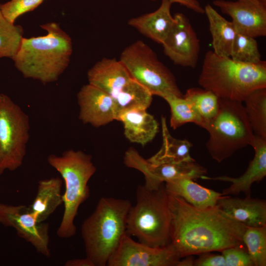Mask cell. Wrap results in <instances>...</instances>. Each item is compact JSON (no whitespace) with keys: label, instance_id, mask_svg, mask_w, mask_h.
Instances as JSON below:
<instances>
[{"label":"cell","instance_id":"obj_1","mask_svg":"<svg viewBox=\"0 0 266 266\" xmlns=\"http://www.w3.org/2000/svg\"><path fill=\"white\" fill-rule=\"evenodd\" d=\"M171 213L170 243L180 258L245 245L247 226L237 221L216 204L197 208L183 198L168 194Z\"/></svg>","mask_w":266,"mask_h":266},{"label":"cell","instance_id":"obj_2","mask_svg":"<svg viewBox=\"0 0 266 266\" xmlns=\"http://www.w3.org/2000/svg\"><path fill=\"white\" fill-rule=\"evenodd\" d=\"M43 36L22 38L11 58L25 78L46 84L58 80L68 66L72 52L71 39L55 22L40 26Z\"/></svg>","mask_w":266,"mask_h":266},{"label":"cell","instance_id":"obj_3","mask_svg":"<svg viewBox=\"0 0 266 266\" xmlns=\"http://www.w3.org/2000/svg\"><path fill=\"white\" fill-rule=\"evenodd\" d=\"M198 83L220 99L242 102L253 91L266 88V62L243 63L209 50L204 55Z\"/></svg>","mask_w":266,"mask_h":266},{"label":"cell","instance_id":"obj_4","mask_svg":"<svg viewBox=\"0 0 266 266\" xmlns=\"http://www.w3.org/2000/svg\"><path fill=\"white\" fill-rule=\"evenodd\" d=\"M130 200L101 197L93 213L82 223L81 233L86 257L94 266H106L127 233Z\"/></svg>","mask_w":266,"mask_h":266},{"label":"cell","instance_id":"obj_5","mask_svg":"<svg viewBox=\"0 0 266 266\" xmlns=\"http://www.w3.org/2000/svg\"><path fill=\"white\" fill-rule=\"evenodd\" d=\"M171 213L165 184L156 190L139 185L136 203L127 217V233L138 241L154 247L170 243Z\"/></svg>","mask_w":266,"mask_h":266},{"label":"cell","instance_id":"obj_6","mask_svg":"<svg viewBox=\"0 0 266 266\" xmlns=\"http://www.w3.org/2000/svg\"><path fill=\"white\" fill-rule=\"evenodd\" d=\"M47 162L60 173L65 183L62 195L64 211L57 234L62 238H70L76 233L74 219L79 206L89 197L88 182L96 167L90 155L72 149L65 151L61 156L51 154Z\"/></svg>","mask_w":266,"mask_h":266},{"label":"cell","instance_id":"obj_7","mask_svg":"<svg viewBox=\"0 0 266 266\" xmlns=\"http://www.w3.org/2000/svg\"><path fill=\"white\" fill-rule=\"evenodd\" d=\"M217 115L205 129L209 133L206 147L218 163L236 151L251 145L255 134L242 102L220 98Z\"/></svg>","mask_w":266,"mask_h":266},{"label":"cell","instance_id":"obj_8","mask_svg":"<svg viewBox=\"0 0 266 266\" xmlns=\"http://www.w3.org/2000/svg\"><path fill=\"white\" fill-rule=\"evenodd\" d=\"M119 60L132 77L153 96L183 97L173 74L143 41L137 40L126 47Z\"/></svg>","mask_w":266,"mask_h":266},{"label":"cell","instance_id":"obj_9","mask_svg":"<svg viewBox=\"0 0 266 266\" xmlns=\"http://www.w3.org/2000/svg\"><path fill=\"white\" fill-rule=\"evenodd\" d=\"M28 116L8 96L0 94V175L20 167L30 138Z\"/></svg>","mask_w":266,"mask_h":266},{"label":"cell","instance_id":"obj_10","mask_svg":"<svg viewBox=\"0 0 266 266\" xmlns=\"http://www.w3.org/2000/svg\"><path fill=\"white\" fill-rule=\"evenodd\" d=\"M124 162L127 166L138 170L144 175V186L149 190L158 189L166 182L176 178L187 177L196 180L207 173L206 169L196 161L152 164L133 147L126 151Z\"/></svg>","mask_w":266,"mask_h":266},{"label":"cell","instance_id":"obj_11","mask_svg":"<svg viewBox=\"0 0 266 266\" xmlns=\"http://www.w3.org/2000/svg\"><path fill=\"white\" fill-rule=\"evenodd\" d=\"M180 259L171 243L152 247L133 240L126 233L106 266H178Z\"/></svg>","mask_w":266,"mask_h":266},{"label":"cell","instance_id":"obj_12","mask_svg":"<svg viewBox=\"0 0 266 266\" xmlns=\"http://www.w3.org/2000/svg\"><path fill=\"white\" fill-rule=\"evenodd\" d=\"M0 224L15 229L19 237L32 244L38 253L49 258V225L39 222L25 205L0 203Z\"/></svg>","mask_w":266,"mask_h":266},{"label":"cell","instance_id":"obj_13","mask_svg":"<svg viewBox=\"0 0 266 266\" xmlns=\"http://www.w3.org/2000/svg\"><path fill=\"white\" fill-rule=\"evenodd\" d=\"M174 17L173 27L162 44L164 52L175 65L194 68L199 58V39L185 15L178 13Z\"/></svg>","mask_w":266,"mask_h":266},{"label":"cell","instance_id":"obj_14","mask_svg":"<svg viewBox=\"0 0 266 266\" xmlns=\"http://www.w3.org/2000/svg\"><path fill=\"white\" fill-rule=\"evenodd\" d=\"M214 5L232 18L237 33L254 38L266 35V3L215 0Z\"/></svg>","mask_w":266,"mask_h":266},{"label":"cell","instance_id":"obj_15","mask_svg":"<svg viewBox=\"0 0 266 266\" xmlns=\"http://www.w3.org/2000/svg\"><path fill=\"white\" fill-rule=\"evenodd\" d=\"M79 118L84 124L95 127L116 120L115 103L113 98L100 88L88 83L77 94Z\"/></svg>","mask_w":266,"mask_h":266},{"label":"cell","instance_id":"obj_16","mask_svg":"<svg viewBox=\"0 0 266 266\" xmlns=\"http://www.w3.org/2000/svg\"><path fill=\"white\" fill-rule=\"evenodd\" d=\"M251 146L255 151L254 157L245 172L240 176L236 178L227 176L209 177L204 175L200 178L231 183L229 187L223 190V196L238 195L243 192L246 197H251L252 184L260 182L266 176V139L255 134Z\"/></svg>","mask_w":266,"mask_h":266},{"label":"cell","instance_id":"obj_17","mask_svg":"<svg viewBox=\"0 0 266 266\" xmlns=\"http://www.w3.org/2000/svg\"><path fill=\"white\" fill-rule=\"evenodd\" d=\"M89 83L111 96L113 99L133 79L120 60L103 58L88 71Z\"/></svg>","mask_w":266,"mask_h":266},{"label":"cell","instance_id":"obj_18","mask_svg":"<svg viewBox=\"0 0 266 266\" xmlns=\"http://www.w3.org/2000/svg\"><path fill=\"white\" fill-rule=\"evenodd\" d=\"M217 205L228 215L247 227L266 226V201L246 197L245 199L223 196Z\"/></svg>","mask_w":266,"mask_h":266},{"label":"cell","instance_id":"obj_19","mask_svg":"<svg viewBox=\"0 0 266 266\" xmlns=\"http://www.w3.org/2000/svg\"><path fill=\"white\" fill-rule=\"evenodd\" d=\"M172 3L169 0H162L157 10L132 18L128 24L147 37L162 44L175 23L170 11Z\"/></svg>","mask_w":266,"mask_h":266},{"label":"cell","instance_id":"obj_20","mask_svg":"<svg viewBox=\"0 0 266 266\" xmlns=\"http://www.w3.org/2000/svg\"><path fill=\"white\" fill-rule=\"evenodd\" d=\"M117 120L123 123L126 137L142 146L152 141L159 129L154 116L144 109L124 111L119 114Z\"/></svg>","mask_w":266,"mask_h":266},{"label":"cell","instance_id":"obj_21","mask_svg":"<svg viewBox=\"0 0 266 266\" xmlns=\"http://www.w3.org/2000/svg\"><path fill=\"white\" fill-rule=\"evenodd\" d=\"M187 177L176 178L165 183L168 194L178 196L198 209L216 205L223 195L222 193L204 187Z\"/></svg>","mask_w":266,"mask_h":266},{"label":"cell","instance_id":"obj_22","mask_svg":"<svg viewBox=\"0 0 266 266\" xmlns=\"http://www.w3.org/2000/svg\"><path fill=\"white\" fill-rule=\"evenodd\" d=\"M63 181L59 177L39 180L36 195L28 207L39 222H43L63 203L61 188Z\"/></svg>","mask_w":266,"mask_h":266},{"label":"cell","instance_id":"obj_23","mask_svg":"<svg viewBox=\"0 0 266 266\" xmlns=\"http://www.w3.org/2000/svg\"><path fill=\"white\" fill-rule=\"evenodd\" d=\"M204 10L209 23L213 51L219 56L230 57L237 33L234 25L209 4L205 6Z\"/></svg>","mask_w":266,"mask_h":266},{"label":"cell","instance_id":"obj_24","mask_svg":"<svg viewBox=\"0 0 266 266\" xmlns=\"http://www.w3.org/2000/svg\"><path fill=\"white\" fill-rule=\"evenodd\" d=\"M163 143L160 149L147 160L154 164H178L195 161L190 155L193 144L187 139H179L170 133L166 118L162 116Z\"/></svg>","mask_w":266,"mask_h":266},{"label":"cell","instance_id":"obj_25","mask_svg":"<svg viewBox=\"0 0 266 266\" xmlns=\"http://www.w3.org/2000/svg\"><path fill=\"white\" fill-rule=\"evenodd\" d=\"M183 97L193 106L205 130L218 114L220 98L209 90L197 87L188 89Z\"/></svg>","mask_w":266,"mask_h":266},{"label":"cell","instance_id":"obj_26","mask_svg":"<svg viewBox=\"0 0 266 266\" xmlns=\"http://www.w3.org/2000/svg\"><path fill=\"white\" fill-rule=\"evenodd\" d=\"M243 101L245 111L254 134L266 139V88L253 91Z\"/></svg>","mask_w":266,"mask_h":266},{"label":"cell","instance_id":"obj_27","mask_svg":"<svg viewBox=\"0 0 266 266\" xmlns=\"http://www.w3.org/2000/svg\"><path fill=\"white\" fill-rule=\"evenodd\" d=\"M153 95L134 79L114 99L116 120L121 113L135 109H147L152 101Z\"/></svg>","mask_w":266,"mask_h":266},{"label":"cell","instance_id":"obj_28","mask_svg":"<svg viewBox=\"0 0 266 266\" xmlns=\"http://www.w3.org/2000/svg\"><path fill=\"white\" fill-rule=\"evenodd\" d=\"M170 108V125L174 130L188 123L202 128V122L191 104L183 97L170 95L163 98Z\"/></svg>","mask_w":266,"mask_h":266},{"label":"cell","instance_id":"obj_29","mask_svg":"<svg viewBox=\"0 0 266 266\" xmlns=\"http://www.w3.org/2000/svg\"><path fill=\"white\" fill-rule=\"evenodd\" d=\"M243 241L254 266H266V226L247 227Z\"/></svg>","mask_w":266,"mask_h":266},{"label":"cell","instance_id":"obj_30","mask_svg":"<svg viewBox=\"0 0 266 266\" xmlns=\"http://www.w3.org/2000/svg\"><path fill=\"white\" fill-rule=\"evenodd\" d=\"M23 34L21 26L10 23L4 17L0 4V59L13 57L20 47Z\"/></svg>","mask_w":266,"mask_h":266},{"label":"cell","instance_id":"obj_31","mask_svg":"<svg viewBox=\"0 0 266 266\" xmlns=\"http://www.w3.org/2000/svg\"><path fill=\"white\" fill-rule=\"evenodd\" d=\"M230 57L235 61L246 64H257L262 61L255 38L238 33Z\"/></svg>","mask_w":266,"mask_h":266},{"label":"cell","instance_id":"obj_32","mask_svg":"<svg viewBox=\"0 0 266 266\" xmlns=\"http://www.w3.org/2000/svg\"><path fill=\"white\" fill-rule=\"evenodd\" d=\"M43 0H11L0 4V9L4 17L11 23L21 15L33 10Z\"/></svg>","mask_w":266,"mask_h":266},{"label":"cell","instance_id":"obj_33","mask_svg":"<svg viewBox=\"0 0 266 266\" xmlns=\"http://www.w3.org/2000/svg\"><path fill=\"white\" fill-rule=\"evenodd\" d=\"M221 252L226 266H254L245 245L229 247Z\"/></svg>","mask_w":266,"mask_h":266},{"label":"cell","instance_id":"obj_34","mask_svg":"<svg viewBox=\"0 0 266 266\" xmlns=\"http://www.w3.org/2000/svg\"><path fill=\"white\" fill-rule=\"evenodd\" d=\"M200 255L198 259L194 260L193 266H226L225 260L222 255L207 252Z\"/></svg>","mask_w":266,"mask_h":266},{"label":"cell","instance_id":"obj_35","mask_svg":"<svg viewBox=\"0 0 266 266\" xmlns=\"http://www.w3.org/2000/svg\"><path fill=\"white\" fill-rule=\"evenodd\" d=\"M173 2L178 3L196 13H204V8L197 0H169Z\"/></svg>","mask_w":266,"mask_h":266},{"label":"cell","instance_id":"obj_36","mask_svg":"<svg viewBox=\"0 0 266 266\" xmlns=\"http://www.w3.org/2000/svg\"><path fill=\"white\" fill-rule=\"evenodd\" d=\"M65 266H94L93 262L88 258L84 259H75L67 260Z\"/></svg>","mask_w":266,"mask_h":266},{"label":"cell","instance_id":"obj_37","mask_svg":"<svg viewBox=\"0 0 266 266\" xmlns=\"http://www.w3.org/2000/svg\"><path fill=\"white\" fill-rule=\"evenodd\" d=\"M187 258L183 260H180L178 266H193L194 259L190 256H187Z\"/></svg>","mask_w":266,"mask_h":266},{"label":"cell","instance_id":"obj_38","mask_svg":"<svg viewBox=\"0 0 266 266\" xmlns=\"http://www.w3.org/2000/svg\"><path fill=\"white\" fill-rule=\"evenodd\" d=\"M243 0V1H250L254 2H261L266 3V0Z\"/></svg>","mask_w":266,"mask_h":266}]
</instances>
